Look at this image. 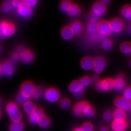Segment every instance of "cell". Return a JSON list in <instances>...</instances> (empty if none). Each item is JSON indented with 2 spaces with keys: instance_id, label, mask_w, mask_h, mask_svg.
<instances>
[{
  "instance_id": "6da1fadb",
  "label": "cell",
  "mask_w": 131,
  "mask_h": 131,
  "mask_svg": "<svg viewBox=\"0 0 131 131\" xmlns=\"http://www.w3.org/2000/svg\"><path fill=\"white\" fill-rule=\"evenodd\" d=\"M16 32V28L13 24L5 21H0V40L12 36Z\"/></svg>"
},
{
  "instance_id": "7a4b0ae2",
  "label": "cell",
  "mask_w": 131,
  "mask_h": 131,
  "mask_svg": "<svg viewBox=\"0 0 131 131\" xmlns=\"http://www.w3.org/2000/svg\"><path fill=\"white\" fill-rule=\"evenodd\" d=\"M97 24V22L90 20L87 25L86 38L88 42L91 45L95 44L98 42L96 38V35L98 33Z\"/></svg>"
},
{
  "instance_id": "3957f363",
  "label": "cell",
  "mask_w": 131,
  "mask_h": 131,
  "mask_svg": "<svg viewBox=\"0 0 131 131\" xmlns=\"http://www.w3.org/2000/svg\"><path fill=\"white\" fill-rule=\"evenodd\" d=\"M69 89L70 92L73 94L76 98L81 99L84 97V88L79 81H74L70 83Z\"/></svg>"
},
{
  "instance_id": "277c9868",
  "label": "cell",
  "mask_w": 131,
  "mask_h": 131,
  "mask_svg": "<svg viewBox=\"0 0 131 131\" xmlns=\"http://www.w3.org/2000/svg\"><path fill=\"white\" fill-rule=\"evenodd\" d=\"M96 89L100 92H105L114 89V80L111 79L98 81L96 84Z\"/></svg>"
},
{
  "instance_id": "5b68a950",
  "label": "cell",
  "mask_w": 131,
  "mask_h": 131,
  "mask_svg": "<svg viewBox=\"0 0 131 131\" xmlns=\"http://www.w3.org/2000/svg\"><path fill=\"white\" fill-rule=\"evenodd\" d=\"M44 97L49 103H56L59 100L60 95L57 89L50 88L47 89L44 93Z\"/></svg>"
},
{
  "instance_id": "8992f818",
  "label": "cell",
  "mask_w": 131,
  "mask_h": 131,
  "mask_svg": "<svg viewBox=\"0 0 131 131\" xmlns=\"http://www.w3.org/2000/svg\"><path fill=\"white\" fill-rule=\"evenodd\" d=\"M115 105L117 109L125 112L131 111V101L123 97L117 99L115 101Z\"/></svg>"
},
{
  "instance_id": "52a82bcc",
  "label": "cell",
  "mask_w": 131,
  "mask_h": 131,
  "mask_svg": "<svg viewBox=\"0 0 131 131\" xmlns=\"http://www.w3.org/2000/svg\"><path fill=\"white\" fill-rule=\"evenodd\" d=\"M106 11V6L103 5L101 2H97L93 5L92 7L91 14L99 19L105 15Z\"/></svg>"
},
{
  "instance_id": "ba28073f",
  "label": "cell",
  "mask_w": 131,
  "mask_h": 131,
  "mask_svg": "<svg viewBox=\"0 0 131 131\" xmlns=\"http://www.w3.org/2000/svg\"><path fill=\"white\" fill-rule=\"evenodd\" d=\"M97 32L103 34L105 37L110 36L113 33L109 23L106 21H102L98 23Z\"/></svg>"
},
{
  "instance_id": "9c48e42d",
  "label": "cell",
  "mask_w": 131,
  "mask_h": 131,
  "mask_svg": "<svg viewBox=\"0 0 131 131\" xmlns=\"http://www.w3.org/2000/svg\"><path fill=\"white\" fill-rule=\"evenodd\" d=\"M105 66L106 62L103 57H98L94 59L93 70L96 74H101L105 69Z\"/></svg>"
},
{
  "instance_id": "30bf717a",
  "label": "cell",
  "mask_w": 131,
  "mask_h": 131,
  "mask_svg": "<svg viewBox=\"0 0 131 131\" xmlns=\"http://www.w3.org/2000/svg\"><path fill=\"white\" fill-rule=\"evenodd\" d=\"M44 116V111L42 109L36 108V109L29 115V120L31 124H38L40 119Z\"/></svg>"
},
{
  "instance_id": "8fae6325",
  "label": "cell",
  "mask_w": 131,
  "mask_h": 131,
  "mask_svg": "<svg viewBox=\"0 0 131 131\" xmlns=\"http://www.w3.org/2000/svg\"><path fill=\"white\" fill-rule=\"evenodd\" d=\"M17 54L21 61L25 64L31 63L34 59L33 53L28 50H19Z\"/></svg>"
},
{
  "instance_id": "7c38bea8",
  "label": "cell",
  "mask_w": 131,
  "mask_h": 131,
  "mask_svg": "<svg viewBox=\"0 0 131 131\" xmlns=\"http://www.w3.org/2000/svg\"><path fill=\"white\" fill-rule=\"evenodd\" d=\"M19 16L25 19H30L33 15L32 9L25 5H23L17 9Z\"/></svg>"
},
{
  "instance_id": "4fadbf2b",
  "label": "cell",
  "mask_w": 131,
  "mask_h": 131,
  "mask_svg": "<svg viewBox=\"0 0 131 131\" xmlns=\"http://www.w3.org/2000/svg\"><path fill=\"white\" fill-rule=\"evenodd\" d=\"M109 24L112 33L117 34L122 32L123 29V24L121 19H113L109 23Z\"/></svg>"
},
{
  "instance_id": "5bb4252c",
  "label": "cell",
  "mask_w": 131,
  "mask_h": 131,
  "mask_svg": "<svg viewBox=\"0 0 131 131\" xmlns=\"http://www.w3.org/2000/svg\"><path fill=\"white\" fill-rule=\"evenodd\" d=\"M1 67L2 74L7 77L13 75L14 71V67L10 62L5 61L1 65Z\"/></svg>"
},
{
  "instance_id": "9a60e30c",
  "label": "cell",
  "mask_w": 131,
  "mask_h": 131,
  "mask_svg": "<svg viewBox=\"0 0 131 131\" xmlns=\"http://www.w3.org/2000/svg\"><path fill=\"white\" fill-rule=\"evenodd\" d=\"M35 88L34 84L30 82H25L20 86V92L29 97L33 95Z\"/></svg>"
},
{
  "instance_id": "2e32d148",
  "label": "cell",
  "mask_w": 131,
  "mask_h": 131,
  "mask_svg": "<svg viewBox=\"0 0 131 131\" xmlns=\"http://www.w3.org/2000/svg\"><path fill=\"white\" fill-rule=\"evenodd\" d=\"M128 124L126 122L113 121L111 124L112 131H125L128 128Z\"/></svg>"
},
{
  "instance_id": "e0dca14e",
  "label": "cell",
  "mask_w": 131,
  "mask_h": 131,
  "mask_svg": "<svg viewBox=\"0 0 131 131\" xmlns=\"http://www.w3.org/2000/svg\"><path fill=\"white\" fill-rule=\"evenodd\" d=\"M81 68L85 71H90L93 70L94 60L89 57L84 58L81 61Z\"/></svg>"
},
{
  "instance_id": "ac0fdd59",
  "label": "cell",
  "mask_w": 131,
  "mask_h": 131,
  "mask_svg": "<svg viewBox=\"0 0 131 131\" xmlns=\"http://www.w3.org/2000/svg\"><path fill=\"white\" fill-rule=\"evenodd\" d=\"M89 105V103L85 102H80L76 103L73 108L74 114L77 117L83 115L84 109Z\"/></svg>"
},
{
  "instance_id": "d6986e66",
  "label": "cell",
  "mask_w": 131,
  "mask_h": 131,
  "mask_svg": "<svg viewBox=\"0 0 131 131\" xmlns=\"http://www.w3.org/2000/svg\"><path fill=\"white\" fill-rule=\"evenodd\" d=\"M5 111L10 117H13L19 112L18 106L17 104L13 102L7 104L5 107Z\"/></svg>"
},
{
  "instance_id": "ffe728a7",
  "label": "cell",
  "mask_w": 131,
  "mask_h": 131,
  "mask_svg": "<svg viewBox=\"0 0 131 131\" xmlns=\"http://www.w3.org/2000/svg\"><path fill=\"white\" fill-rule=\"evenodd\" d=\"M81 9L78 5L72 4L66 12L68 15L71 18L79 17L81 14Z\"/></svg>"
},
{
  "instance_id": "44dd1931",
  "label": "cell",
  "mask_w": 131,
  "mask_h": 131,
  "mask_svg": "<svg viewBox=\"0 0 131 131\" xmlns=\"http://www.w3.org/2000/svg\"><path fill=\"white\" fill-rule=\"evenodd\" d=\"M70 28L73 36H79L83 31L82 24L77 21H74L71 24Z\"/></svg>"
},
{
  "instance_id": "7402d4cb",
  "label": "cell",
  "mask_w": 131,
  "mask_h": 131,
  "mask_svg": "<svg viewBox=\"0 0 131 131\" xmlns=\"http://www.w3.org/2000/svg\"><path fill=\"white\" fill-rule=\"evenodd\" d=\"M113 117L114 121L126 122V114L122 110L116 109L113 113Z\"/></svg>"
},
{
  "instance_id": "603a6c76",
  "label": "cell",
  "mask_w": 131,
  "mask_h": 131,
  "mask_svg": "<svg viewBox=\"0 0 131 131\" xmlns=\"http://www.w3.org/2000/svg\"><path fill=\"white\" fill-rule=\"evenodd\" d=\"M125 85L124 80L122 77H119L114 81V89L117 91L123 90Z\"/></svg>"
},
{
  "instance_id": "cb8c5ba5",
  "label": "cell",
  "mask_w": 131,
  "mask_h": 131,
  "mask_svg": "<svg viewBox=\"0 0 131 131\" xmlns=\"http://www.w3.org/2000/svg\"><path fill=\"white\" fill-rule=\"evenodd\" d=\"M16 101L19 105L24 106L30 102V97L20 92L17 95L16 97Z\"/></svg>"
},
{
  "instance_id": "d4e9b609",
  "label": "cell",
  "mask_w": 131,
  "mask_h": 131,
  "mask_svg": "<svg viewBox=\"0 0 131 131\" xmlns=\"http://www.w3.org/2000/svg\"><path fill=\"white\" fill-rule=\"evenodd\" d=\"M122 16L124 19L131 22V6L126 5L123 7L121 11Z\"/></svg>"
},
{
  "instance_id": "484cf974",
  "label": "cell",
  "mask_w": 131,
  "mask_h": 131,
  "mask_svg": "<svg viewBox=\"0 0 131 131\" xmlns=\"http://www.w3.org/2000/svg\"><path fill=\"white\" fill-rule=\"evenodd\" d=\"M120 50L123 54L126 56H131V43L130 42H124L121 45Z\"/></svg>"
},
{
  "instance_id": "4316f807",
  "label": "cell",
  "mask_w": 131,
  "mask_h": 131,
  "mask_svg": "<svg viewBox=\"0 0 131 131\" xmlns=\"http://www.w3.org/2000/svg\"><path fill=\"white\" fill-rule=\"evenodd\" d=\"M61 35L62 38L67 41L70 40L73 36L70 28L69 27H65L62 29Z\"/></svg>"
},
{
  "instance_id": "83f0119b",
  "label": "cell",
  "mask_w": 131,
  "mask_h": 131,
  "mask_svg": "<svg viewBox=\"0 0 131 131\" xmlns=\"http://www.w3.org/2000/svg\"><path fill=\"white\" fill-rule=\"evenodd\" d=\"M24 126L21 122H13L10 126L9 131H24Z\"/></svg>"
},
{
  "instance_id": "f1b7e54d",
  "label": "cell",
  "mask_w": 131,
  "mask_h": 131,
  "mask_svg": "<svg viewBox=\"0 0 131 131\" xmlns=\"http://www.w3.org/2000/svg\"><path fill=\"white\" fill-rule=\"evenodd\" d=\"M113 44L111 39L106 38L101 42V46L105 51H110L112 49Z\"/></svg>"
},
{
  "instance_id": "f546056e",
  "label": "cell",
  "mask_w": 131,
  "mask_h": 131,
  "mask_svg": "<svg viewBox=\"0 0 131 131\" xmlns=\"http://www.w3.org/2000/svg\"><path fill=\"white\" fill-rule=\"evenodd\" d=\"M95 110L94 108L89 105L84 109L83 115L84 117L88 118H91L93 117L95 115Z\"/></svg>"
},
{
  "instance_id": "4dcf8cb0",
  "label": "cell",
  "mask_w": 131,
  "mask_h": 131,
  "mask_svg": "<svg viewBox=\"0 0 131 131\" xmlns=\"http://www.w3.org/2000/svg\"><path fill=\"white\" fill-rule=\"evenodd\" d=\"M38 125L42 129H46L50 126V121L48 117L44 116L41 118L38 123Z\"/></svg>"
},
{
  "instance_id": "1f68e13d",
  "label": "cell",
  "mask_w": 131,
  "mask_h": 131,
  "mask_svg": "<svg viewBox=\"0 0 131 131\" xmlns=\"http://www.w3.org/2000/svg\"><path fill=\"white\" fill-rule=\"evenodd\" d=\"M13 8L12 6V1H7L2 5L1 7L2 11L5 13H8L10 12Z\"/></svg>"
},
{
  "instance_id": "d6a6232c",
  "label": "cell",
  "mask_w": 131,
  "mask_h": 131,
  "mask_svg": "<svg viewBox=\"0 0 131 131\" xmlns=\"http://www.w3.org/2000/svg\"><path fill=\"white\" fill-rule=\"evenodd\" d=\"M36 106L31 102L24 106V110L25 113L29 115L31 114L36 109Z\"/></svg>"
},
{
  "instance_id": "836d02e7",
  "label": "cell",
  "mask_w": 131,
  "mask_h": 131,
  "mask_svg": "<svg viewBox=\"0 0 131 131\" xmlns=\"http://www.w3.org/2000/svg\"><path fill=\"white\" fill-rule=\"evenodd\" d=\"M72 4L69 1H64L60 5V8L63 12H67Z\"/></svg>"
},
{
  "instance_id": "e575fe53",
  "label": "cell",
  "mask_w": 131,
  "mask_h": 131,
  "mask_svg": "<svg viewBox=\"0 0 131 131\" xmlns=\"http://www.w3.org/2000/svg\"><path fill=\"white\" fill-rule=\"evenodd\" d=\"M71 106L70 101L68 99H63L60 102V107L63 110H67L70 109Z\"/></svg>"
},
{
  "instance_id": "d590c367",
  "label": "cell",
  "mask_w": 131,
  "mask_h": 131,
  "mask_svg": "<svg viewBox=\"0 0 131 131\" xmlns=\"http://www.w3.org/2000/svg\"><path fill=\"white\" fill-rule=\"evenodd\" d=\"M43 94V91L42 89L40 88H35L32 96L35 99L38 100L42 97Z\"/></svg>"
},
{
  "instance_id": "8d00e7d4",
  "label": "cell",
  "mask_w": 131,
  "mask_h": 131,
  "mask_svg": "<svg viewBox=\"0 0 131 131\" xmlns=\"http://www.w3.org/2000/svg\"><path fill=\"white\" fill-rule=\"evenodd\" d=\"M79 82L84 89L88 87L91 83L90 78L88 76H84L82 77L80 80Z\"/></svg>"
},
{
  "instance_id": "74e56055",
  "label": "cell",
  "mask_w": 131,
  "mask_h": 131,
  "mask_svg": "<svg viewBox=\"0 0 131 131\" xmlns=\"http://www.w3.org/2000/svg\"><path fill=\"white\" fill-rule=\"evenodd\" d=\"M103 121L107 123L112 122L113 119L112 113L110 111L105 112L103 114Z\"/></svg>"
},
{
  "instance_id": "f35d334b",
  "label": "cell",
  "mask_w": 131,
  "mask_h": 131,
  "mask_svg": "<svg viewBox=\"0 0 131 131\" xmlns=\"http://www.w3.org/2000/svg\"><path fill=\"white\" fill-rule=\"evenodd\" d=\"M123 98L131 101V86L128 87L124 90Z\"/></svg>"
},
{
  "instance_id": "ab89813d",
  "label": "cell",
  "mask_w": 131,
  "mask_h": 131,
  "mask_svg": "<svg viewBox=\"0 0 131 131\" xmlns=\"http://www.w3.org/2000/svg\"><path fill=\"white\" fill-rule=\"evenodd\" d=\"M24 4L28 7L32 8L35 7L38 3V1L36 0H24L23 1Z\"/></svg>"
},
{
  "instance_id": "60d3db41",
  "label": "cell",
  "mask_w": 131,
  "mask_h": 131,
  "mask_svg": "<svg viewBox=\"0 0 131 131\" xmlns=\"http://www.w3.org/2000/svg\"><path fill=\"white\" fill-rule=\"evenodd\" d=\"M81 129L82 131H93V126L91 123L87 122L84 123Z\"/></svg>"
},
{
  "instance_id": "b9f144b4",
  "label": "cell",
  "mask_w": 131,
  "mask_h": 131,
  "mask_svg": "<svg viewBox=\"0 0 131 131\" xmlns=\"http://www.w3.org/2000/svg\"><path fill=\"white\" fill-rule=\"evenodd\" d=\"M11 121L13 122H21L23 119V116L19 112L12 117H10Z\"/></svg>"
},
{
  "instance_id": "7bdbcfd3",
  "label": "cell",
  "mask_w": 131,
  "mask_h": 131,
  "mask_svg": "<svg viewBox=\"0 0 131 131\" xmlns=\"http://www.w3.org/2000/svg\"><path fill=\"white\" fill-rule=\"evenodd\" d=\"M24 5L23 1L21 0H14L12 1V6L13 8L16 9H19L23 5Z\"/></svg>"
},
{
  "instance_id": "ee69618b",
  "label": "cell",
  "mask_w": 131,
  "mask_h": 131,
  "mask_svg": "<svg viewBox=\"0 0 131 131\" xmlns=\"http://www.w3.org/2000/svg\"><path fill=\"white\" fill-rule=\"evenodd\" d=\"M96 38H97V41L101 43L106 38V37L103 34L101 33H97L96 35Z\"/></svg>"
},
{
  "instance_id": "f6af8a7d",
  "label": "cell",
  "mask_w": 131,
  "mask_h": 131,
  "mask_svg": "<svg viewBox=\"0 0 131 131\" xmlns=\"http://www.w3.org/2000/svg\"><path fill=\"white\" fill-rule=\"evenodd\" d=\"M90 83L92 84H97L99 81V77L97 75H93L90 78Z\"/></svg>"
},
{
  "instance_id": "bcb514c9",
  "label": "cell",
  "mask_w": 131,
  "mask_h": 131,
  "mask_svg": "<svg viewBox=\"0 0 131 131\" xmlns=\"http://www.w3.org/2000/svg\"><path fill=\"white\" fill-rule=\"evenodd\" d=\"M19 59V56L17 53L14 54L12 56V57H11V60H12L13 62H17V61H18Z\"/></svg>"
},
{
  "instance_id": "7dc6e473",
  "label": "cell",
  "mask_w": 131,
  "mask_h": 131,
  "mask_svg": "<svg viewBox=\"0 0 131 131\" xmlns=\"http://www.w3.org/2000/svg\"><path fill=\"white\" fill-rule=\"evenodd\" d=\"M101 2L103 5H104L105 6H106V5H109L110 4V1H109V0H103V1H101Z\"/></svg>"
},
{
  "instance_id": "c3c4849f",
  "label": "cell",
  "mask_w": 131,
  "mask_h": 131,
  "mask_svg": "<svg viewBox=\"0 0 131 131\" xmlns=\"http://www.w3.org/2000/svg\"><path fill=\"white\" fill-rule=\"evenodd\" d=\"M127 30L128 33H129L130 35H131V24H129L127 25Z\"/></svg>"
},
{
  "instance_id": "681fc988",
  "label": "cell",
  "mask_w": 131,
  "mask_h": 131,
  "mask_svg": "<svg viewBox=\"0 0 131 131\" xmlns=\"http://www.w3.org/2000/svg\"><path fill=\"white\" fill-rule=\"evenodd\" d=\"M110 131L108 129L107 127H102L100 129V131Z\"/></svg>"
},
{
  "instance_id": "f907efd6",
  "label": "cell",
  "mask_w": 131,
  "mask_h": 131,
  "mask_svg": "<svg viewBox=\"0 0 131 131\" xmlns=\"http://www.w3.org/2000/svg\"><path fill=\"white\" fill-rule=\"evenodd\" d=\"M2 105H3V101H2V100L0 98V110H1Z\"/></svg>"
},
{
  "instance_id": "816d5d0a",
  "label": "cell",
  "mask_w": 131,
  "mask_h": 131,
  "mask_svg": "<svg viewBox=\"0 0 131 131\" xmlns=\"http://www.w3.org/2000/svg\"><path fill=\"white\" fill-rule=\"evenodd\" d=\"M3 116V113H2V111H1V110H0V119L2 118Z\"/></svg>"
},
{
  "instance_id": "f5cc1de1",
  "label": "cell",
  "mask_w": 131,
  "mask_h": 131,
  "mask_svg": "<svg viewBox=\"0 0 131 131\" xmlns=\"http://www.w3.org/2000/svg\"><path fill=\"white\" fill-rule=\"evenodd\" d=\"M73 131H82V130H81V128H77Z\"/></svg>"
},
{
  "instance_id": "db71d44e",
  "label": "cell",
  "mask_w": 131,
  "mask_h": 131,
  "mask_svg": "<svg viewBox=\"0 0 131 131\" xmlns=\"http://www.w3.org/2000/svg\"><path fill=\"white\" fill-rule=\"evenodd\" d=\"M2 74V71H1V65H0V75Z\"/></svg>"
},
{
  "instance_id": "11a10c76",
  "label": "cell",
  "mask_w": 131,
  "mask_h": 131,
  "mask_svg": "<svg viewBox=\"0 0 131 131\" xmlns=\"http://www.w3.org/2000/svg\"><path fill=\"white\" fill-rule=\"evenodd\" d=\"M130 67H131V60L130 61Z\"/></svg>"
}]
</instances>
